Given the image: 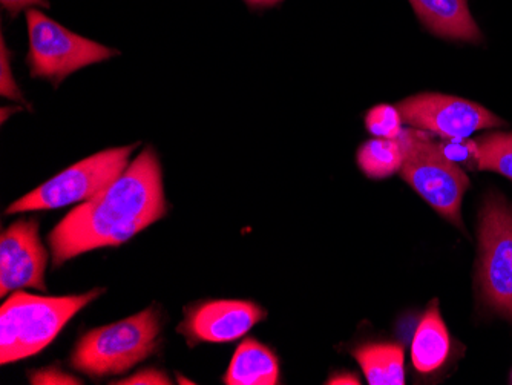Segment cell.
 Masks as SVG:
<instances>
[{
    "label": "cell",
    "instance_id": "obj_1",
    "mask_svg": "<svg viewBox=\"0 0 512 385\" xmlns=\"http://www.w3.org/2000/svg\"><path fill=\"white\" fill-rule=\"evenodd\" d=\"M160 158L143 149L111 186L69 212L50 234L54 266L96 251L120 246L168 212Z\"/></svg>",
    "mask_w": 512,
    "mask_h": 385
},
{
    "label": "cell",
    "instance_id": "obj_2",
    "mask_svg": "<svg viewBox=\"0 0 512 385\" xmlns=\"http://www.w3.org/2000/svg\"><path fill=\"white\" fill-rule=\"evenodd\" d=\"M100 293L103 289L71 297L13 295L0 310V362L20 361L50 346L63 326Z\"/></svg>",
    "mask_w": 512,
    "mask_h": 385
},
{
    "label": "cell",
    "instance_id": "obj_3",
    "mask_svg": "<svg viewBox=\"0 0 512 385\" xmlns=\"http://www.w3.org/2000/svg\"><path fill=\"white\" fill-rule=\"evenodd\" d=\"M399 139L404 145L401 177L437 214L467 232L462 220V201L470 189L468 175L442 154L439 143L427 131L404 129Z\"/></svg>",
    "mask_w": 512,
    "mask_h": 385
},
{
    "label": "cell",
    "instance_id": "obj_4",
    "mask_svg": "<svg viewBox=\"0 0 512 385\" xmlns=\"http://www.w3.org/2000/svg\"><path fill=\"white\" fill-rule=\"evenodd\" d=\"M160 315L154 307L82 336L71 366L85 375H119L157 350Z\"/></svg>",
    "mask_w": 512,
    "mask_h": 385
},
{
    "label": "cell",
    "instance_id": "obj_5",
    "mask_svg": "<svg viewBox=\"0 0 512 385\" xmlns=\"http://www.w3.org/2000/svg\"><path fill=\"white\" fill-rule=\"evenodd\" d=\"M476 287L483 307L512 326V205L496 191L479 212Z\"/></svg>",
    "mask_w": 512,
    "mask_h": 385
},
{
    "label": "cell",
    "instance_id": "obj_6",
    "mask_svg": "<svg viewBox=\"0 0 512 385\" xmlns=\"http://www.w3.org/2000/svg\"><path fill=\"white\" fill-rule=\"evenodd\" d=\"M27 27L30 37L27 63L31 77L48 80L56 88L76 71L120 54L114 48L73 33L34 8L27 10Z\"/></svg>",
    "mask_w": 512,
    "mask_h": 385
},
{
    "label": "cell",
    "instance_id": "obj_7",
    "mask_svg": "<svg viewBox=\"0 0 512 385\" xmlns=\"http://www.w3.org/2000/svg\"><path fill=\"white\" fill-rule=\"evenodd\" d=\"M138 145L105 149L57 174L25 197L14 201L8 214L51 211L89 201L111 186L129 166V157Z\"/></svg>",
    "mask_w": 512,
    "mask_h": 385
},
{
    "label": "cell",
    "instance_id": "obj_8",
    "mask_svg": "<svg viewBox=\"0 0 512 385\" xmlns=\"http://www.w3.org/2000/svg\"><path fill=\"white\" fill-rule=\"evenodd\" d=\"M402 120L442 139H468L474 132L505 126L500 117L479 103L445 94L424 93L398 103Z\"/></svg>",
    "mask_w": 512,
    "mask_h": 385
},
{
    "label": "cell",
    "instance_id": "obj_9",
    "mask_svg": "<svg viewBox=\"0 0 512 385\" xmlns=\"http://www.w3.org/2000/svg\"><path fill=\"white\" fill-rule=\"evenodd\" d=\"M263 307L252 301L215 300L186 310L178 332L191 346L198 343H230L243 338L266 318Z\"/></svg>",
    "mask_w": 512,
    "mask_h": 385
},
{
    "label": "cell",
    "instance_id": "obj_10",
    "mask_svg": "<svg viewBox=\"0 0 512 385\" xmlns=\"http://www.w3.org/2000/svg\"><path fill=\"white\" fill-rule=\"evenodd\" d=\"M46 251L34 218L11 224L0 238V295L33 287L45 290Z\"/></svg>",
    "mask_w": 512,
    "mask_h": 385
},
{
    "label": "cell",
    "instance_id": "obj_11",
    "mask_svg": "<svg viewBox=\"0 0 512 385\" xmlns=\"http://www.w3.org/2000/svg\"><path fill=\"white\" fill-rule=\"evenodd\" d=\"M417 19L434 36L480 43L482 31L471 16L468 0H410Z\"/></svg>",
    "mask_w": 512,
    "mask_h": 385
},
{
    "label": "cell",
    "instance_id": "obj_12",
    "mask_svg": "<svg viewBox=\"0 0 512 385\" xmlns=\"http://www.w3.org/2000/svg\"><path fill=\"white\" fill-rule=\"evenodd\" d=\"M450 353V333L440 315L439 301L433 300L414 333L411 361L417 372L427 375L442 369L447 364Z\"/></svg>",
    "mask_w": 512,
    "mask_h": 385
},
{
    "label": "cell",
    "instance_id": "obj_13",
    "mask_svg": "<svg viewBox=\"0 0 512 385\" xmlns=\"http://www.w3.org/2000/svg\"><path fill=\"white\" fill-rule=\"evenodd\" d=\"M279 362L275 353L256 339H244L224 375L227 385H275Z\"/></svg>",
    "mask_w": 512,
    "mask_h": 385
},
{
    "label": "cell",
    "instance_id": "obj_14",
    "mask_svg": "<svg viewBox=\"0 0 512 385\" xmlns=\"http://www.w3.org/2000/svg\"><path fill=\"white\" fill-rule=\"evenodd\" d=\"M368 384L404 385L405 355L398 344H364L353 350Z\"/></svg>",
    "mask_w": 512,
    "mask_h": 385
},
{
    "label": "cell",
    "instance_id": "obj_15",
    "mask_svg": "<svg viewBox=\"0 0 512 385\" xmlns=\"http://www.w3.org/2000/svg\"><path fill=\"white\" fill-rule=\"evenodd\" d=\"M358 166L367 177L382 180L401 172L404 165V145L401 139L367 140L359 146Z\"/></svg>",
    "mask_w": 512,
    "mask_h": 385
},
{
    "label": "cell",
    "instance_id": "obj_16",
    "mask_svg": "<svg viewBox=\"0 0 512 385\" xmlns=\"http://www.w3.org/2000/svg\"><path fill=\"white\" fill-rule=\"evenodd\" d=\"M477 169L497 172L512 181V132H488L476 139Z\"/></svg>",
    "mask_w": 512,
    "mask_h": 385
},
{
    "label": "cell",
    "instance_id": "obj_17",
    "mask_svg": "<svg viewBox=\"0 0 512 385\" xmlns=\"http://www.w3.org/2000/svg\"><path fill=\"white\" fill-rule=\"evenodd\" d=\"M402 123L398 106L378 105L365 114V128L379 139H399L404 131Z\"/></svg>",
    "mask_w": 512,
    "mask_h": 385
},
{
    "label": "cell",
    "instance_id": "obj_18",
    "mask_svg": "<svg viewBox=\"0 0 512 385\" xmlns=\"http://www.w3.org/2000/svg\"><path fill=\"white\" fill-rule=\"evenodd\" d=\"M440 151L448 160L454 163H463L470 168L477 169V160H479V149H477L476 140L457 139L448 140L439 143Z\"/></svg>",
    "mask_w": 512,
    "mask_h": 385
},
{
    "label": "cell",
    "instance_id": "obj_19",
    "mask_svg": "<svg viewBox=\"0 0 512 385\" xmlns=\"http://www.w3.org/2000/svg\"><path fill=\"white\" fill-rule=\"evenodd\" d=\"M11 53L5 47L4 36H2V83H0V93L10 100L23 103V96L20 89L14 82L13 73H11Z\"/></svg>",
    "mask_w": 512,
    "mask_h": 385
},
{
    "label": "cell",
    "instance_id": "obj_20",
    "mask_svg": "<svg viewBox=\"0 0 512 385\" xmlns=\"http://www.w3.org/2000/svg\"><path fill=\"white\" fill-rule=\"evenodd\" d=\"M30 379L31 384H82L74 376L65 375V373L54 369L40 370L31 375Z\"/></svg>",
    "mask_w": 512,
    "mask_h": 385
},
{
    "label": "cell",
    "instance_id": "obj_21",
    "mask_svg": "<svg viewBox=\"0 0 512 385\" xmlns=\"http://www.w3.org/2000/svg\"><path fill=\"white\" fill-rule=\"evenodd\" d=\"M115 384H171V379L168 378L166 373L160 370L148 369L145 372L137 373L131 378L123 379V381L115 382Z\"/></svg>",
    "mask_w": 512,
    "mask_h": 385
},
{
    "label": "cell",
    "instance_id": "obj_22",
    "mask_svg": "<svg viewBox=\"0 0 512 385\" xmlns=\"http://www.w3.org/2000/svg\"><path fill=\"white\" fill-rule=\"evenodd\" d=\"M0 5L13 19L23 10H30V7L50 8L48 0H0Z\"/></svg>",
    "mask_w": 512,
    "mask_h": 385
},
{
    "label": "cell",
    "instance_id": "obj_23",
    "mask_svg": "<svg viewBox=\"0 0 512 385\" xmlns=\"http://www.w3.org/2000/svg\"><path fill=\"white\" fill-rule=\"evenodd\" d=\"M243 2L252 11H263L283 4L284 0H243Z\"/></svg>",
    "mask_w": 512,
    "mask_h": 385
},
{
    "label": "cell",
    "instance_id": "obj_24",
    "mask_svg": "<svg viewBox=\"0 0 512 385\" xmlns=\"http://www.w3.org/2000/svg\"><path fill=\"white\" fill-rule=\"evenodd\" d=\"M327 384H359V379L352 373H339L330 378Z\"/></svg>",
    "mask_w": 512,
    "mask_h": 385
},
{
    "label": "cell",
    "instance_id": "obj_25",
    "mask_svg": "<svg viewBox=\"0 0 512 385\" xmlns=\"http://www.w3.org/2000/svg\"><path fill=\"white\" fill-rule=\"evenodd\" d=\"M511 384H512V372H511Z\"/></svg>",
    "mask_w": 512,
    "mask_h": 385
}]
</instances>
